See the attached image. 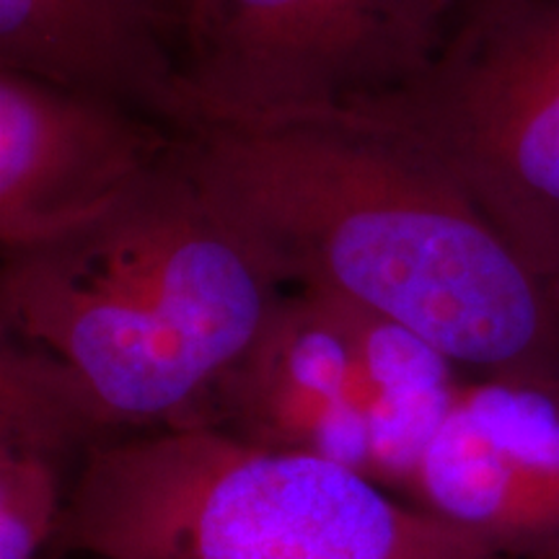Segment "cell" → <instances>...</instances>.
<instances>
[{
  "mask_svg": "<svg viewBox=\"0 0 559 559\" xmlns=\"http://www.w3.org/2000/svg\"><path fill=\"white\" fill-rule=\"evenodd\" d=\"M202 425L267 449L317 453L366 474L368 419L340 300L285 290L215 389Z\"/></svg>",
  "mask_w": 559,
  "mask_h": 559,
  "instance_id": "obj_8",
  "label": "cell"
},
{
  "mask_svg": "<svg viewBox=\"0 0 559 559\" xmlns=\"http://www.w3.org/2000/svg\"><path fill=\"white\" fill-rule=\"evenodd\" d=\"M104 440L50 362L0 337V559H55L70 489Z\"/></svg>",
  "mask_w": 559,
  "mask_h": 559,
  "instance_id": "obj_10",
  "label": "cell"
},
{
  "mask_svg": "<svg viewBox=\"0 0 559 559\" xmlns=\"http://www.w3.org/2000/svg\"><path fill=\"white\" fill-rule=\"evenodd\" d=\"M492 3H502V0H438L440 13H443L445 19V32H449L453 21H459L461 16H466V13H474Z\"/></svg>",
  "mask_w": 559,
  "mask_h": 559,
  "instance_id": "obj_12",
  "label": "cell"
},
{
  "mask_svg": "<svg viewBox=\"0 0 559 559\" xmlns=\"http://www.w3.org/2000/svg\"><path fill=\"white\" fill-rule=\"evenodd\" d=\"M0 68L91 91L179 132L200 124L179 62V0H0Z\"/></svg>",
  "mask_w": 559,
  "mask_h": 559,
  "instance_id": "obj_9",
  "label": "cell"
},
{
  "mask_svg": "<svg viewBox=\"0 0 559 559\" xmlns=\"http://www.w3.org/2000/svg\"><path fill=\"white\" fill-rule=\"evenodd\" d=\"M340 306L368 419L366 474L404 500L466 373L407 326L345 300Z\"/></svg>",
  "mask_w": 559,
  "mask_h": 559,
  "instance_id": "obj_11",
  "label": "cell"
},
{
  "mask_svg": "<svg viewBox=\"0 0 559 559\" xmlns=\"http://www.w3.org/2000/svg\"><path fill=\"white\" fill-rule=\"evenodd\" d=\"M508 559L340 461L210 425L104 440L55 559Z\"/></svg>",
  "mask_w": 559,
  "mask_h": 559,
  "instance_id": "obj_3",
  "label": "cell"
},
{
  "mask_svg": "<svg viewBox=\"0 0 559 559\" xmlns=\"http://www.w3.org/2000/svg\"><path fill=\"white\" fill-rule=\"evenodd\" d=\"M404 500L508 559H559V373L466 376Z\"/></svg>",
  "mask_w": 559,
  "mask_h": 559,
  "instance_id": "obj_6",
  "label": "cell"
},
{
  "mask_svg": "<svg viewBox=\"0 0 559 559\" xmlns=\"http://www.w3.org/2000/svg\"><path fill=\"white\" fill-rule=\"evenodd\" d=\"M185 132L128 104L0 68V247L94 221L174 156Z\"/></svg>",
  "mask_w": 559,
  "mask_h": 559,
  "instance_id": "obj_7",
  "label": "cell"
},
{
  "mask_svg": "<svg viewBox=\"0 0 559 559\" xmlns=\"http://www.w3.org/2000/svg\"><path fill=\"white\" fill-rule=\"evenodd\" d=\"M187 148L285 290L407 326L466 376L559 373V293L407 140L340 111L200 122Z\"/></svg>",
  "mask_w": 559,
  "mask_h": 559,
  "instance_id": "obj_1",
  "label": "cell"
},
{
  "mask_svg": "<svg viewBox=\"0 0 559 559\" xmlns=\"http://www.w3.org/2000/svg\"><path fill=\"white\" fill-rule=\"evenodd\" d=\"M285 285L174 156L94 221L5 251L0 337L34 349L109 440L202 425Z\"/></svg>",
  "mask_w": 559,
  "mask_h": 559,
  "instance_id": "obj_2",
  "label": "cell"
},
{
  "mask_svg": "<svg viewBox=\"0 0 559 559\" xmlns=\"http://www.w3.org/2000/svg\"><path fill=\"white\" fill-rule=\"evenodd\" d=\"M342 115L436 160L559 293V0L466 13L415 81Z\"/></svg>",
  "mask_w": 559,
  "mask_h": 559,
  "instance_id": "obj_4",
  "label": "cell"
},
{
  "mask_svg": "<svg viewBox=\"0 0 559 559\" xmlns=\"http://www.w3.org/2000/svg\"><path fill=\"white\" fill-rule=\"evenodd\" d=\"M445 39L438 0H179L200 122L337 115L417 79Z\"/></svg>",
  "mask_w": 559,
  "mask_h": 559,
  "instance_id": "obj_5",
  "label": "cell"
}]
</instances>
